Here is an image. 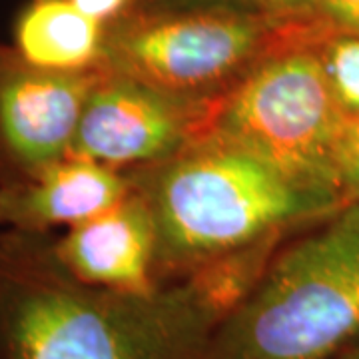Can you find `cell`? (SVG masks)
<instances>
[{
    "instance_id": "cell-15",
    "label": "cell",
    "mask_w": 359,
    "mask_h": 359,
    "mask_svg": "<svg viewBox=\"0 0 359 359\" xmlns=\"http://www.w3.org/2000/svg\"><path fill=\"white\" fill-rule=\"evenodd\" d=\"M72 2L84 14H88L92 18H96V20L106 22V20L118 16L128 0H72Z\"/></svg>"
},
{
    "instance_id": "cell-8",
    "label": "cell",
    "mask_w": 359,
    "mask_h": 359,
    "mask_svg": "<svg viewBox=\"0 0 359 359\" xmlns=\"http://www.w3.org/2000/svg\"><path fill=\"white\" fill-rule=\"evenodd\" d=\"M54 252L80 282L116 290L150 292L156 278V238L150 208L138 190L94 218L70 226Z\"/></svg>"
},
{
    "instance_id": "cell-16",
    "label": "cell",
    "mask_w": 359,
    "mask_h": 359,
    "mask_svg": "<svg viewBox=\"0 0 359 359\" xmlns=\"http://www.w3.org/2000/svg\"><path fill=\"white\" fill-rule=\"evenodd\" d=\"M339 359H359V339Z\"/></svg>"
},
{
    "instance_id": "cell-1",
    "label": "cell",
    "mask_w": 359,
    "mask_h": 359,
    "mask_svg": "<svg viewBox=\"0 0 359 359\" xmlns=\"http://www.w3.org/2000/svg\"><path fill=\"white\" fill-rule=\"evenodd\" d=\"M222 320L192 278L140 294L96 287L46 231H0V359H208Z\"/></svg>"
},
{
    "instance_id": "cell-12",
    "label": "cell",
    "mask_w": 359,
    "mask_h": 359,
    "mask_svg": "<svg viewBox=\"0 0 359 359\" xmlns=\"http://www.w3.org/2000/svg\"><path fill=\"white\" fill-rule=\"evenodd\" d=\"M316 50L339 108L347 116H359V36L330 34Z\"/></svg>"
},
{
    "instance_id": "cell-2",
    "label": "cell",
    "mask_w": 359,
    "mask_h": 359,
    "mask_svg": "<svg viewBox=\"0 0 359 359\" xmlns=\"http://www.w3.org/2000/svg\"><path fill=\"white\" fill-rule=\"evenodd\" d=\"M128 176L152 214L160 283L344 205L216 136Z\"/></svg>"
},
{
    "instance_id": "cell-5",
    "label": "cell",
    "mask_w": 359,
    "mask_h": 359,
    "mask_svg": "<svg viewBox=\"0 0 359 359\" xmlns=\"http://www.w3.org/2000/svg\"><path fill=\"white\" fill-rule=\"evenodd\" d=\"M318 42L287 44L212 102L204 136L244 148L311 192L347 200L337 144L347 114L325 78Z\"/></svg>"
},
{
    "instance_id": "cell-3",
    "label": "cell",
    "mask_w": 359,
    "mask_h": 359,
    "mask_svg": "<svg viewBox=\"0 0 359 359\" xmlns=\"http://www.w3.org/2000/svg\"><path fill=\"white\" fill-rule=\"evenodd\" d=\"M359 339V202L283 244L219 321L208 359H339Z\"/></svg>"
},
{
    "instance_id": "cell-6",
    "label": "cell",
    "mask_w": 359,
    "mask_h": 359,
    "mask_svg": "<svg viewBox=\"0 0 359 359\" xmlns=\"http://www.w3.org/2000/svg\"><path fill=\"white\" fill-rule=\"evenodd\" d=\"M212 102L170 94L102 66L68 156L114 170L154 166L204 138Z\"/></svg>"
},
{
    "instance_id": "cell-11",
    "label": "cell",
    "mask_w": 359,
    "mask_h": 359,
    "mask_svg": "<svg viewBox=\"0 0 359 359\" xmlns=\"http://www.w3.org/2000/svg\"><path fill=\"white\" fill-rule=\"evenodd\" d=\"M256 8L318 30L359 36V0H256Z\"/></svg>"
},
{
    "instance_id": "cell-14",
    "label": "cell",
    "mask_w": 359,
    "mask_h": 359,
    "mask_svg": "<svg viewBox=\"0 0 359 359\" xmlns=\"http://www.w3.org/2000/svg\"><path fill=\"white\" fill-rule=\"evenodd\" d=\"M154 8L186 11V8H212V6H242L256 8V0H152Z\"/></svg>"
},
{
    "instance_id": "cell-13",
    "label": "cell",
    "mask_w": 359,
    "mask_h": 359,
    "mask_svg": "<svg viewBox=\"0 0 359 359\" xmlns=\"http://www.w3.org/2000/svg\"><path fill=\"white\" fill-rule=\"evenodd\" d=\"M337 180L347 202H359V116H347L337 144Z\"/></svg>"
},
{
    "instance_id": "cell-9",
    "label": "cell",
    "mask_w": 359,
    "mask_h": 359,
    "mask_svg": "<svg viewBox=\"0 0 359 359\" xmlns=\"http://www.w3.org/2000/svg\"><path fill=\"white\" fill-rule=\"evenodd\" d=\"M130 190L128 174L68 156L36 176L0 186V228L46 231L76 226L114 208Z\"/></svg>"
},
{
    "instance_id": "cell-4",
    "label": "cell",
    "mask_w": 359,
    "mask_h": 359,
    "mask_svg": "<svg viewBox=\"0 0 359 359\" xmlns=\"http://www.w3.org/2000/svg\"><path fill=\"white\" fill-rule=\"evenodd\" d=\"M318 39L308 26L259 8H150L104 26L100 66L170 94L212 102L269 54Z\"/></svg>"
},
{
    "instance_id": "cell-10",
    "label": "cell",
    "mask_w": 359,
    "mask_h": 359,
    "mask_svg": "<svg viewBox=\"0 0 359 359\" xmlns=\"http://www.w3.org/2000/svg\"><path fill=\"white\" fill-rule=\"evenodd\" d=\"M16 50L50 70H88L100 65L104 22L72 0H32L16 22Z\"/></svg>"
},
{
    "instance_id": "cell-7",
    "label": "cell",
    "mask_w": 359,
    "mask_h": 359,
    "mask_svg": "<svg viewBox=\"0 0 359 359\" xmlns=\"http://www.w3.org/2000/svg\"><path fill=\"white\" fill-rule=\"evenodd\" d=\"M102 66L50 70L0 44V186L68 158L78 120Z\"/></svg>"
}]
</instances>
